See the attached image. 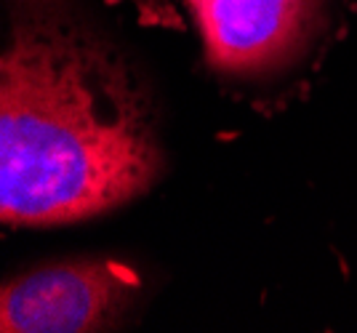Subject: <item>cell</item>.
<instances>
[{
	"instance_id": "6da1fadb",
	"label": "cell",
	"mask_w": 357,
	"mask_h": 333,
	"mask_svg": "<svg viewBox=\"0 0 357 333\" xmlns=\"http://www.w3.org/2000/svg\"><path fill=\"white\" fill-rule=\"evenodd\" d=\"M165 171L139 64L64 0H11L0 59V219L64 227L147 195Z\"/></svg>"
},
{
	"instance_id": "7a4b0ae2",
	"label": "cell",
	"mask_w": 357,
	"mask_h": 333,
	"mask_svg": "<svg viewBox=\"0 0 357 333\" xmlns=\"http://www.w3.org/2000/svg\"><path fill=\"white\" fill-rule=\"evenodd\" d=\"M144 277L118 258H64L8 277L0 288L3 333L118 331L142 307Z\"/></svg>"
},
{
	"instance_id": "3957f363",
	"label": "cell",
	"mask_w": 357,
	"mask_h": 333,
	"mask_svg": "<svg viewBox=\"0 0 357 333\" xmlns=\"http://www.w3.org/2000/svg\"><path fill=\"white\" fill-rule=\"evenodd\" d=\"M206 61L229 77H272L326 32L331 0H190Z\"/></svg>"
}]
</instances>
